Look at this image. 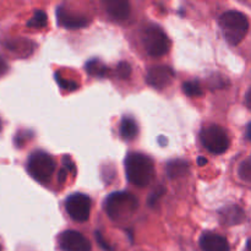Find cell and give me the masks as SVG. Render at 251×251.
<instances>
[{
  "label": "cell",
  "instance_id": "6da1fadb",
  "mask_svg": "<svg viewBox=\"0 0 251 251\" xmlns=\"http://www.w3.org/2000/svg\"><path fill=\"white\" fill-rule=\"evenodd\" d=\"M125 173L132 185L145 188L152 183L154 178V163L144 153H129L125 159Z\"/></svg>",
  "mask_w": 251,
  "mask_h": 251
},
{
  "label": "cell",
  "instance_id": "7a4b0ae2",
  "mask_svg": "<svg viewBox=\"0 0 251 251\" xmlns=\"http://www.w3.org/2000/svg\"><path fill=\"white\" fill-rule=\"evenodd\" d=\"M139 207L136 196L127 191L113 193L108 196L104 203L107 215L114 221H125L131 217Z\"/></svg>",
  "mask_w": 251,
  "mask_h": 251
},
{
  "label": "cell",
  "instance_id": "3957f363",
  "mask_svg": "<svg viewBox=\"0 0 251 251\" xmlns=\"http://www.w3.org/2000/svg\"><path fill=\"white\" fill-rule=\"evenodd\" d=\"M218 22L226 41L230 46H238L245 38L249 29L248 17L239 11L225 12Z\"/></svg>",
  "mask_w": 251,
  "mask_h": 251
},
{
  "label": "cell",
  "instance_id": "277c9868",
  "mask_svg": "<svg viewBox=\"0 0 251 251\" xmlns=\"http://www.w3.org/2000/svg\"><path fill=\"white\" fill-rule=\"evenodd\" d=\"M55 171V162L50 154L43 151H36L29 156L27 162V172L41 184H48Z\"/></svg>",
  "mask_w": 251,
  "mask_h": 251
},
{
  "label": "cell",
  "instance_id": "5b68a950",
  "mask_svg": "<svg viewBox=\"0 0 251 251\" xmlns=\"http://www.w3.org/2000/svg\"><path fill=\"white\" fill-rule=\"evenodd\" d=\"M142 43L151 56H162L171 48V41L166 32L157 25H149L142 29Z\"/></svg>",
  "mask_w": 251,
  "mask_h": 251
},
{
  "label": "cell",
  "instance_id": "8992f818",
  "mask_svg": "<svg viewBox=\"0 0 251 251\" xmlns=\"http://www.w3.org/2000/svg\"><path fill=\"white\" fill-rule=\"evenodd\" d=\"M201 144L207 151L215 154H222L229 147V137L227 132L218 125H210L201 130Z\"/></svg>",
  "mask_w": 251,
  "mask_h": 251
},
{
  "label": "cell",
  "instance_id": "52a82bcc",
  "mask_svg": "<svg viewBox=\"0 0 251 251\" xmlns=\"http://www.w3.org/2000/svg\"><path fill=\"white\" fill-rule=\"evenodd\" d=\"M66 212L76 222H86L90 218L91 199L85 194H73L65 202Z\"/></svg>",
  "mask_w": 251,
  "mask_h": 251
},
{
  "label": "cell",
  "instance_id": "ba28073f",
  "mask_svg": "<svg viewBox=\"0 0 251 251\" xmlns=\"http://www.w3.org/2000/svg\"><path fill=\"white\" fill-rule=\"evenodd\" d=\"M59 247L63 251H91V243L76 230H66L59 235Z\"/></svg>",
  "mask_w": 251,
  "mask_h": 251
},
{
  "label": "cell",
  "instance_id": "9c48e42d",
  "mask_svg": "<svg viewBox=\"0 0 251 251\" xmlns=\"http://www.w3.org/2000/svg\"><path fill=\"white\" fill-rule=\"evenodd\" d=\"M173 69L167 65L152 66L146 75V81L150 86L156 90H163L168 87L174 78Z\"/></svg>",
  "mask_w": 251,
  "mask_h": 251
},
{
  "label": "cell",
  "instance_id": "30bf717a",
  "mask_svg": "<svg viewBox=\"0 0 251 251\" xmlns=\"http://www.w3.org/2000/svg\"><path fill=\"white\" fill-rule=\"evenodd\" d=\"M56 19L60 26L66 28H81L90 24V20L81 14H75L65 6H60L56 10Z\"/></svg>",
  "mask_w": 251,
  "mask_h": 251
},
{
  "label": "cell",
  "instance_id": "8fae6325",
  "mask_svg": "<svg viewBox=\"0 0 251 251\" xmlns=\"http://www.w3.org/2000/svg\"><path fill=\"white\" fill-rule=\"evenodd\" d=\"M200 247L202 251H230L228 240L212 232L203 233L200 239Z\"/></svg>",
  "mask_w": 251,
  "mask_h": 251
},
{
  "label": "cell",
  "instance_id": "7c38bea8",
  "mask_svg": "<svg viewBox=\"0 0 251 251\" xmlns=\"http://www.w3.org/2000/svg\"><path fill=\"white\" fill-rule=\"evenodd\" d=\"M105 12L114 21H124L130 14V4L124 0H108L103 2Z\"/></svg>",
  "mask_w": 251,
  "mask_h": 251
},
{
  "label": "cell",
  "instance_id": "4fadbf2b",
  "mask_svg": "<svg viewBox=\"0 0 251 251\" xmlns=\"http://www.w3.org/2000/svg\"><path fill=\"white\" fill-rule=\"evenodd\" d=\"M220 220L222 225L228 226V227L229 226L240 225L245 220V213L238 206H229V207L221 210Z\"/></svg>",
  "mask_w": 251,
  "mask_h": 251
},
{
  "label": "cell",
  "instance_id": "5bb4252c",
  "mask_svg": "<svg viewBox=\"0 0 251 251\" xmlns=\"http://www.w3.org/2000/svg\"><path fill=\"white\" fill-rule=\"evenodd\" d=\"M189 172V163L181 159H176V161H171L167 164V174L171 179L174 178H181V176H186Z\"/></svg>",
  "mask_w": 251,
  "mask_h": 251
},
{
  "label": "cell",
  "instance_id": "9a60e30c",
  "mask_svg": "<svg viewBox=\"0 0 251 251\" xmlns=\"http://www.w3.org/2000/svg\"><path fill=\"white\" fill-rule=\"evenodd\" d=\"M120 135L123 139L125 140H132L137 135V125L134 119L131 118H126L122 120L120 124Z\"/></svg>",
  "mask_w": 251,
  "mask_h": 251
},
{
  "label": "cell",
  "instance_id": "2e32d148",
  "mask_svg": "<svg viewBox=\"0 0 251 251\" xmlns=\"http://www.w3.org/2000/svg\"><path fill=\"white\" fill-rule=\"evenodd\" d=\"M86 71L91 76H97V77H104L108 73V68L100 61L98 59H93L86 64Z\"/></svg>",
  "mask_w": 251,
  "mask_h": 251
},
{
  "label": "cell",
  "instance_id": "e0dca14e",
  "mask_svg": "<svg viewBox=\"0 0 251 251\" xmlns=\"http://www.w3.org/2000/svg\"><path fill=\"white\" fill-rule=\"evenodd\" d=\"M183 91L189 97H199L203 95V90L199 81H188L183 85Z\"/></svg>",
  "mask_w": 251,
  "mask_h": 251
},
{
  "label": "cell",
  "instance_id": "ac0fdd59",
  "mask_svg": "<svg viewBox=\"0 0 251 251\" xmlns=\"http://www.w3.org/2000/svg\"><path fill=\"white\" fill-rule=\"evenodd\" d=\"M27 26L32 28H43L47 26V15L43 11H36L33 17L27 22Z\"/></svg>",
  "mask_w": 251,
  "mask_h": 251
},
{
  "label": "cell",
  "instance_id": "d6986e66",
  "mask_svg": "<svg viewBox=\"0 0 251 251\" xmlns=\"http://www.w3.org/2000/svg\"><path fill=\"white\" fill-rule=\"evenodd\" d=\"M238 174H239L240 179L248 181V183H251V157L242 162L239 169H238Z\"/></svg>",
  "mask_w": 251,
  "mask_h": 251
},
{
  "label": "cell",
  "instance_id": "ffe728a7",
  "mask_svg": "<svg viewBox=\"0 0 251 251\" xmlns=\"http://www.w3.org/2000/svg\"><path fill=\"white\" fill-rule=\"evenodd\" d=\"M117 75L122 80H127L130 75H131V66H130V64L126 63V61H122V63L118 64Z\"/></svg>",
  "mask_w": 251,
  "mask_h": 251
},
{
  "label": "cell",
  "instance_id": "44dd1931",
  "mask_svg": "<svg viewBox=\"0 0 251 251\" xmlns=\"http://www.w3.org/2000/svg\"><path fill=\"white\" fill-rule=\"evenodd\" d=\"M164 189L163 188H158L157 190H154V193L152 194L151 196H150V200H149V205L151 206V207H153L154 205L157 203V201H158V199H161V196L164 194Z\"/></svg>",
  "mask_w": 251,
  "mask_h": 251
},
{
  "label": "cell",
  "instance_id": "7402d4cb",
  "mask_svg": "<svg viewBox=\"0 0 251 251\" xmlns=\"http://www.w3.org/2000/svg\"><path fill=\"white\" fill-rule=\"evenodd\" d=\"M96 239H97V243L100 245V248H102V249H104L105 251H114V249H113V248L110 247V245L108 244L104 239H103L102 234H100V232H96Z\"/></svg>",
  "mask_w": 251,
  "mask_h": 251
},
{
  "label": "cell",
  "instance_id": "603a6c76",
  "mask_svg": "<svg viewBox=\"0 0 251 251\" xmlns=\"http://www.w3.org/2000/svg\"><path fill=\"white\" fill-rule=\"evenodd\" d=\"M7 69H9L7 63L5 61V59L2 58V56H0V76H2L4 74H6Z\"/></svg>",
  "mask_w": 251,
  "mask_h": 251
},
{
  "label": "cell",
  "instance_id": "cb8c5ba5",
  "mask_svg": "<svg viewBox=\"0 0 251 251\" xmlns=\"http://www.w3.org/2000/svg\"><path fill=\"white\" fill-rule=\"evenodd\" d=\"M245 104L251 109V87L249 88V91L247 92V96H245Z\"/></svg>",
  "mask_w": 251,
  "mask_h": 251
},
{
  "label": "cell",
  "instance_id": "d4e9b609",
  "mask_svg": "<svg viewBox=\"0 0 251 251\" xmlns=\"http://www.w3.org/2000/svg\"><path fill=\"white\" fill-rule=\"evenodd\" d=\"M247 139L249 140V141H251V123L247 127Z\"/></svg>",
  "mask_w": 251,
  "mask_h": 251
},
{
  "label": "cell",
  "instance_id": "484cf974",
  "mask_svg": "<svg viewBox=\"0 0 251 251\" xmlns=\"http://www.w3.org/2000/svg\"><path fill=\"white\" fill-rule=\"evenodd\" d=\"M207 163V161H206V159H203L202 157H200V158H199V164H200V166H203V164H206Z\"/></svg>",
  "mask_w": 251,
  "mask_h": 251
},
{
  "label": "cell",
  "instance_id": "4316f807",
  "mask_svg": "<svg viewBox=\"0 0 251 251\" xmlns=\"http://www.w3.org/2000/svg\"><path fill=\"white\" fill-rule=\"evenodd\" d=\"M248 249H249L251 251V239L248 242Z\"/></svg>",
  "mask_w": 251,
  "mask_h": 251
},
{
  "label": "cell",
  "instance_id": "83f0119b",
  "mask_svg": "<svg viewBox=\"0 0 251 251\" xmlns=\"http://www.w3.org/2000/svg\"><path fill=\"white\" fill-rule=\"evenodd\" d=\"M0 251H2V247H1V244H0Z\"/></svg>",
  "mask_w": 251,
  "mask_h": 251
},
{
  "label": "cell",
  "instance_id": "f1b7e54d",
  "mask_svg": "<svg viewBox=\"0 0 251 251\" xmlns=\"http://www.w3.org/2000/svg\"><path fill=\"white\" fill-rule=\"evenodd\" d=\"M0 126H1V124H0Z\"/></svg>",
  "mask_w": 251,
  "mask_h": 251
}]
</instances>
